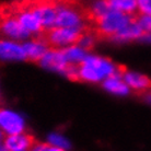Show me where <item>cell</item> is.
Listing matches in <instances>:
<instances>
[{
	"instance_id": "cell-9",
	"label": "cell",
	"mask_w": 151,
	"mask_h": 151,
	"mask_svg": "<svg viewBox=\"0 0 151 151\" xmlns=\"http://www.w3.org/2000/svg\"><path fill=\"white\" fill-rule=\"evenodd\" d=\"M44 30L55 27L57 15V1L55 0H37L32 4Z\"/></svg>"
},
{
	"instance_id": "cell-18",
	"label": "cell",
	"mask_w": 151,
	"mask_h": 151,
	"mask_svg": "<svg viewBox=\"0 0 151 151\" xmlns=\"http://www.w3.org/2000/svg\"><path fill=\"white\" fill-rule=\"evenodd\" d=\"M111 9L110 4L107 2V0H94L92 4L90 6L89 12H90L91 18L96 21L98 19H100L102 15H104L106 12Z\"/></svg>"
},
{
	"instance_id": "cell-19",
	"label": "cell",
	"mask_w": 151,
	"mask_h": 151,
	"mask_svg": "<svg viewBox=\"0 0 151 151\" xmlns=\"http://www.w3.org/2000/svg\"><path fill=\"white\" fill-rule=\"evenodd\" d=\"M47 141L48 145L53 146L56 148H60V149H65L68 150L70 148V141L66 136H64L60 132H52L49 134L47 137Z\"/></svg>"
},
{
	"instance_id": "cell-3",
	"label": "cell",
	"mask_w": 151,
	"mask_h": 151,
	"mask_svg": "<svg viewBox=\"0 0 151 151\" xmlns=\"http://www.w3.org/2000/svg\"><path fill=\"white\" fill-rule=\"evenodd\" d=\"M132 20L134 19L132 18V15L119 12L111 8L105 14L102 15L95 22H96L98 31L101 34L112 38L122 29H124L127 24L132 22Z\"/></svg>"
},
{
	"instance_id": "cell-20",
	"label": "cell",
	"mask_w": 151,
	"mask_h": 151,
	"mask_svg": "<svg viewBox=\"0 0 151 151\" xmlns=\"http://www.w3.org/2000/svg\"><path fill=\"white\" fill-rule=\"evenodd\" d=\"M136 21L144 33L151 34V14H140Z\"/></svg>"
},
{
	"instance_id": "cell-29",
	"label": "cell",
	"mask_w": 151,
	"mask_h": 151,
	"mask_svg": "<svg viewBox=\"0 0 151 151\" xmlns=\"http://www.w3.org/2000/svg\"><path fill=\"white\" fill-rule=\"evenodd\" d=\"M18 151H30V150H18Z\"/></svg>"
},
{
	"instance_id": "cell-4",
	"label": "cell",
	"mask_w": 151,
	"mask_h": 151,
	"mask_svg": "<svg viewBox=\"0 0 151 151\" xmlns=\"http://www.w3.org/2000/svg\"><path fill=\"white\" fill-rule=\"evenodd\" d=\"M55 27L83 31L84 17L77 8L71 4L64 1H57V15Z\"/></svg>"
},
{
	"instance_id": "cell-26",
	"label": "cell",
	"mask_w": 151,
	"mask_h": 151,
	"mask_svg": "<svg viewBox=\"0 0 151 151\" xmlns=\"http://www.w3.org/2000/svg\"><path fill=\"white\" fill-rule=\"evenodd\" d=\"M48 151H67V150H65V149H60V148L53 147V146H50V145H49V149H48Z\"/></svg>"
},
{
	"instance_id": "cell-2",
	"label": "cell",
	"mask_w": 151,
	"mask_h": 151,
	"mask_svg": "<svg viewBox=\"0 0 151 151\" xmlns=\"http://www.w3.org/2000/svg\"><path fill=\"white\" fill-rule=\"evenodd\" d=\"M40 64L43 68L49 71L66 76L70 79H78V67L70 66L68 64L63 53V49H48L47 53L40 60Z\"/></svg>"
},
{
	"instance_id": "cell-13",
	"label": "cell",
	"mask_w": 151,
	"mask_h": 151,
	"mask_svg": "<svg viewBox=\"0 0 151 151\" xmlns=\"http://www.w3.org/2000/svg\"><path fill=\"white\" fill-rule=\"evenodd\" d=\"M102 86L106 92L117 96H126L130 92V89L123 79L122 71H118L115 75L109 77L102 82Z\"/></svg>"
},
{
	"instance_id": "cell-17",
	"label": "cell",
	"mask_w": 151,
	"mask_h": 151,
	"mask_svg": "<svg viewBox=\"0 0 151 151\" xmlns=\"http://www.w3.org/2000/svg\"><path fill=\"white\" fill-rule=\"evenodd\" d=\"M110 7L114 10L132 15L137 10V0H107Z\"/></svg>"
},
{
	"instance_id": "cell-6",
	"label": "cell",
	"mask_w": 151,
	"mask_h": 151,
	"mask_svg": "<svg viewBox=\"0 0 151 151\" xmlns=\"http://www.w3.org/2000/svg\"><path fill=\"white\" fill-rule=\"evenodd\" d=\"M83 31L68 29V27H55L48 31L47 43H49L54 48L64 49L78 43Z\"/></svg>"
},
{
	"instance_id": "cell-24",
	"label": "cell",
	"mask_w": 151,
	"mask_h": 151,
	"mask_svg": "<svg viewBox=\"0 0 151 151\" xmlns=\"http://www.w3.org/2000/svg\"><path fill=\"white\" fill-rule=\"evenodd\" d=\"M140 42L142 43H146V44H151V34H148V33H144L142 36L140 37Z\"/></svg>"
},
{
	"instance_id": "cell-8",
	"label": "cell",
	"mask_w": 151,
	"mask_h": 151,
	"mask_svg": "<svg viewBox=\"0 0 151 151\" xmlns=\"http://www.w3.org/2000/svg\"><path fill=\"white\" fill-rule=\"evenodd\" d=\"M14 15L17 17V19L20 22V24L22 25L23 29L30 34V36L40 34L42 31L44 30L41 23V20L37 17L32 4L19 8L14 12Z\"/></svg>"
},
{
	"instance_id": "cell-7",
	"label": "cell",
	"mask_w": 151,
	"mask_h": 151,
	"mask_svg": "<svg viewBox=\"0 0 151 151\" xmlns=\"http://www.w3.org/2000/svg\"><path fill=\"white\" fill-rule=\"evenodd\" d=\"M0 33L4 38L24 42L30 38V34L22 27L14 13H7L0 18Z\"/></svg>"
},
{
	"instance_id": "cell-22",
	"label": "cell",
	"mask_w": 151,
	"mask_h": 151,
	"mask_svg": "<svg viewBox=\"0 0 151 151\" xmlns=\"http://www.w3.org/2000/svg\"><path fill=\"white\" fill-rule=\"evenodd\" d=\"M137 10L140 14H151V0H137Z\"/></svg>"
},
{
	"instance_id": "cell-28",
	"label": "cell",
	"mask_w": 151,
	"mask_h": 151,
	"mask_svg": "<svg viewBox=\"0 0 151 151\" xmlns=\"http://www.w3.org/2000/svg\"><path fill=\"white\" fill-rule=\"evenodd\" d=\"M4 134H2V132H0V141H4Z\"/></svg>"
},
{
	"instance_id": "cell-10",
	"label": "cell",
	"mask_w": 151,
	"mask_h": 151,
	"mask_svg": "<svg viewBox=\"0 0 151 151\" xmlns=\"http://www.w3.org/2000/svg\"><path fill=\"white\" fill-rule=\"evenodd\" d=\"M27 59L23 43L9 38H0V61L17 63Z\"/></svg>"
},
{
	"instance_id": "cell-16",
	"label": "cell",
	"mask_w": 151,
	"mask_h": 151,
	"mask_svg": "<svg viewBox=\"0 0 151 151\" xmlns=\"http://www.w3.org/2000/svg\"><path fill=\"white\" fill-rule=\"evenodd\" d=\"M63 53L65 55L66 60L68 61V64L70 66H75V67H79L81 63L88 56V50L82 48L78 44H75V45H71L69 47L64 48Z\"/></svg>"
},
{
	"instance_id": "cell-12",
	"label": "cell",
	"mask_w": 151,
	"mask_h": 151,
	"mask_svg": "<svg viewBox=\"0 0 151 151\" xmlns=\"http://www.w3.org/2000/svg\"><path fill=\"white\" fill-rule=\"evenodd\" d=\"M23 47H24L27 59L33 61H40L49 49L47 42L40 38H33V40L29 38L27 41H24Z\"/></svg>"
},
{
	"instance_id": "cell-1",
	"label": "cell",
	"mask_w": 151,
	"mask_h": 151,
	"mask_svg": "<svg viewBox=\"0 0 151 151\" xmlns=\"http://www.w3.org/2000/svg\"><path fill=\"white\" fill-rule=\"evenodd\" d=\"M121 71L113 61L106 57L88 54L78 67V79L89 83L103 82L109 77Z\"/></svg>"
},
{
	"instance_id": "cell-25",
	"label": "cell",
	"mask_w": 151,
	"mask_h": 151,
	"mask_svg": "<svg viewBox=\"0 0 151 151\" xmlns=\"http://www.w3.org/2000/svg\"><path fill=\"white\" fill-rule=\"evenodd\" d=\"M146 101H147L148 104H150L151 105V90L148 91L147 94H146Z\"/></svg>"
},
{
	"instance_id": "cell-5",
	"label": "cell",
	"mask_w": 151,
	"mask_h": 151,
	"mask_svg": "<svg viewBox=\"0 0 151 151\" xmlns=\"http://www.w3.org/2000/svg\"><path fill=\"white\" fill-rule=\"evenodd\" d=\"M27 122L23 115L8 107H0V132L6 136L25 132Z\"/></svg>"
},
{
	"instance_id": "cell-27",
	"label": "cell",
	"mask_w": 151,
	"mask_h": 151,
	"mask_svg": "<svg viewBox=\"0 0 151 151\" xmlns=\"http://www.w3.org/2000/svg\"><path fill=\"white\" fill-rule=\"evenodd\" d=\"M0 151H9L8 148L6 147V145H4V141H0Z\"/></svg>"
},
{
	"instance_id": "cell-23",
	"label": "cell",
	"mask_w": 151,
	"mask_h": 151,
	"mask_svg": "<svg viewBox=\"0 0 151 151\" xmlns=\"http://www.w3.org/2000/svg\"><path fill=\"white\" fill-rule=\"evenodd\" d=\"M48 149H49L48 144L36 142V144H33V146L30 148V151H48Z\"/></svg>"
},
{
	"instance_id": "cell-21",
	"label": "cell",
	"mask_w": 151,
	"mask_h": 151,
	"mask_svg": "<svg viewBox=\"0 0 151 151\" xmlns=\"http://www.w3.org/2000/svg\"><path fill=\"white\" fill-rule=\"evenodd\" d=\"M95 43V37L90 33H82L80 36L79 41H78V45L81 46L82 48H84L86 50L90 49L92 46L94 45Z\"/></svg>"
},
{
	"instance_id": "cell-11",
	"label": "cell",
	"mask_w": 151,
	"mask_h": 151,
	"mask_svg": "<svg viewBox=\"0 0 151 151\" xmlns=\"http://www.w3.org/2000/svg\"><path fill=\"white\" fill-rule=\"evenodd\" d=\"M122 76L130 91L148 92L151 90L150 78L141 72L134 71V70H124L122 71Z\"/></svg>"
},
{
	"instance_id": "cell-14",
	"label": "cell",
	"mask_w": 151,
	"mask_h": 151,
	"mask_svg": "<svg viewBox=\"0 0 151 151\" xmlns=\"http://www.w3.org/2000/svg\"><path fill=\"white\" fill-rule=\"evenodd\" d=\"M144 32L140 29L139 24L136 20H132V22L127 24L124 29H122L116 35H114L112 40L116 43H128V42L139 41L142 36Z\"/></svg>"
},
{
	"instance_id": "cell-15",
	"label": "cell",
	"mask_w": 151,
	"mask_h": 151,
	"mask_svg": "<svg viewBox=\"0 0 151 151\" xmlns=\"http://www.w3.org/2000/svg\"><path fill=\"white\" fill-rule=\"evenodd\" d=\"M4 142L9 151L30 150V148L34 144V140L30 135H27L25 132H21L17 135L7 136L4 138Z\"/></svg>"
}]
</instances>
